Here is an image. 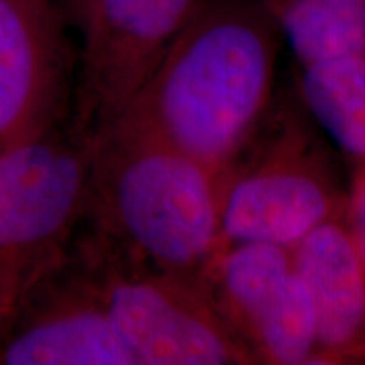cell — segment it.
<instances>
[{"mask_svg": "<svg viewBox=\"0 0 365 365\" xmlns=\"http://www.w3.org/2000/svg\"><path fill=\"white\" fill-rule=\"evenodd\" d=\"M277 36L257 0H207L118 117L230 171L269 112Z\"/></svg>", "mask_w": 365, "mask_h": 365, "instance_id": "cell-1", "label": "cell"}, {"mask_svg": "<svg viewBox=\"0 0 365 365\" xmlns=\"http://www.w3.org/2000/svg\"><path fill=\"white\" fill-rule=\"evenodd\" d=\"M228 173L118 117L91 135L86 240L140 266L198 276L220 244Z\"/></svg>", "mask_w": 365, "mask_h": 365, "instance_id": "cell-2", "label": "cell"}, {"mask_svg": "<svg viewBox=\"0 0 365 365\" xmlns=\"http://www.w3.org/2000/svg\"><path fill=\"white\" fill-rule=\"evenodd\" d=\"M90 159L91 135L73 127L0 150V327L70 255Z\"/></svg>", "mask_w": 365, "mask_h": 365, "instance_id": "cell-3", "label": "cell"}, {"mask_svg": "<svg viewBox=\"0 0 365 365\" xmlns=\"http://www.w3.org/2000/svg\"><path fill=\"white\" fill-rule=\"evenodd\" d=\"M76 250L134 365L257 364L198 276L140 266L88 240Z\"/></svg>", "mask_w": 365, "mask_h": 365, "instance_id": "cell-4", "label": "cell"}, {"mask_svg": "<svg viewBox=\"0 0 365 365\" xmlns=\"http://www.w3.org/2000/svg\"><path fill=\"white\" fill-rule=\"evenodd\" d=\"M345 198L312 132L284 117L266 139H254L228 173L218 245L266 242L294 249L344 215Z\"/></svg>", "mask_w": 365, "mask_h": 365, "instance_id": "cell-5", "label": "cell"}, {"mask_svg": "<svg viewBox=\"0 0 365 365\" xmlns=\"http://www.w3.org/2000/svg\"><path fill=\"white\" fill-rule=\"evenodd\" d=\"M81 36L71 127L93 135L129 107L207 0H63Z\"/></svg>", "mask_w": 365, "mask_h": 365, "instance_id": "cell-6", "label": "cell"}, {"mask_svg": "<svg viewBox=\"0 0 365 365\" xmlns=\"http://www.w3.org/2000/svg\"><path fill=\"white\" fill-rule=\"evenodd\" d=\"M0 365H134L78 252L0 327Z\"/></svg>", "mask_w": 365, "mask_h": 365, "instance_id": "cell-7", "label": "cell"}, {"mask_svg": "<svg viewBox=\"0 0 365 365\" xmlns=\"http://www.w3.org/2000/svg\"><path fill=\"white\" fill-rule=\"evenodd\" d=\"M58 0H0V150L59 127L68 49Z\"/></svg>", "mask_w": 365, "mask_h": 365, "instance_id": "cell-8", "label": "cell"}, {"mask_svg": "<svg viewBox=\"0 0 365 365\" xmlns=\"http://www.w3.org/2000/svg\"><path fill=\"white\" fill-rule=\"evenodd\" d=\"M293 261L317 314V364L365 362V261L345 217L304 237Z\"/></svg>", "mask_w": 365, "mask_h": 365, "instance_id": "cell-9", "label": "cell"}, {"mask_svg": "<svg viewBox=\"0 0 365 365\" xmlns=\"http://www.w3.org/2000/svg\"><path fill=\"white\" fill-rule=\"evenodd\" d=\"M293 271V249L266 242H235L218 245L198 277L218 312L245 344L254 322Z\"/></svg>", "mask_w": 365, "mask_h": 365, "instance_id": "cell-10", "label": "cell"}, {"mask_svg": "<svg viewBox=\"0 0 365 365\" xmlns=\"http://www.w3.org/2000/svg\"><path fill=\"white\" fill-rule=\"evenodd\" d=\"M299 66L365 54V0H257Z\"/></svg>", "mask_w": 365, "mask_h": 365, "instance_id": "cell-11", "label": "cell"}, {"mask_svg": "<svg viewBox=\"0 0 365 365\" xmlns=\"http://www.w3.org/2000/svg\"><path fill=\"white\" fill-rule=\"evenodd\" d=\"M299 93L333 143L365 163V54L301 66Z\"/></svg>", "mask_w": 365, "mask_h": 365, "instance_id": "cell-12", "label": "cell"}, {"mask_svg": "<svg viewBox=\"0 0 365 365\" xmlns=\"http://www.w3.org/2000/svg\"><path fill=\"white\" fill-rule=\"evenodd\" d=\"M245 344L257 364H317V314L312 296L296 269L255 319Z\"/></svg>", "mask_w": 365, "mask_h": 365, "instance_id": "cell-13", "label": "cell"}, {"mask_svg": "<svg viewBox=\"0 0 365 365\" xmlns=\"http://www.w3.org/2000/svg\"><path fill=\"white\" fill-rule=\"evenodd\" d=\"M344 217L365 261V163L355 164L352 182L346 191Z\"/></svg>", "mask_w": 365, "mask_h": 365, "instance_id": "cell-14", "label": "cell"}]
</instances>
